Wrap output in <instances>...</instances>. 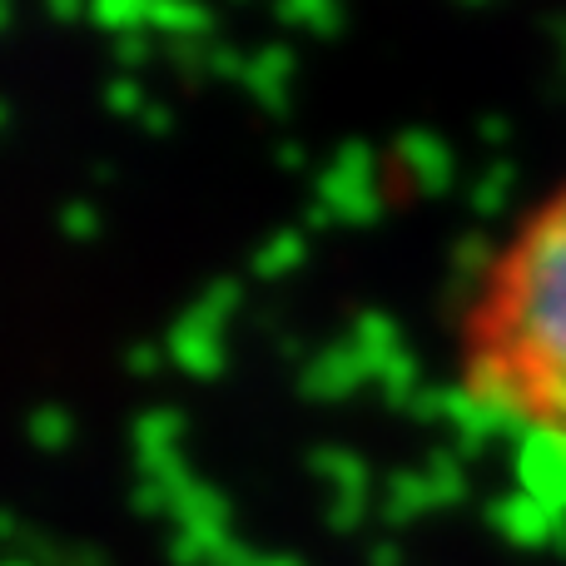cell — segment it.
<instances>
[{"label": "cell", "instance_id": "cell-1", "mask_svg": "<svg viewBox=\"0 0 566 566\" xmlns=\"http://www.w3.org/2000/svg\"><path fill=\"white\" fill-rule=\"evenodd\" d=\"M472 412L566 462V179L478 264L452 328Z\"/></svg>", "mask_w": 566, "mask_h": 566}]
</instances>
